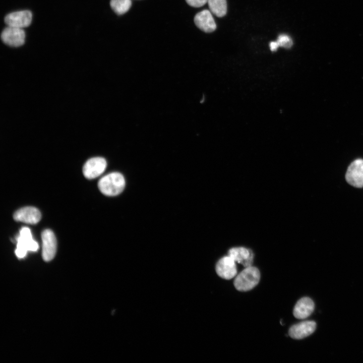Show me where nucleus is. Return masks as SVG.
Here are the masks:
<instances>
[{"mask_svg": "<svg viewBox=\"0 0 363 363\" xmlns=\"http://www.w3.org/2000/svg\"><path fill=\"white\" fill-rule=\"evenodd\" d=\"M196 25L205 32H212L216 28V23L211 12L204 10L197 13L194 18Z\"/></svg>", "mask_w": 363, "mask_h": 363, "instance_id": "nucleus-13", "label": "nucleus"}, {"mask_svg": "<svg viewBox=\"0 0 363 363\" xmlns=\"http://www.w3.org/2000/svg\"><path fill=\"white\" fill-rule=\"evenodd\" d=\"M132 5L131 0H111L110 5L113 11L118 15L126 13Z\"/></svg>", "mask_w": 363, "mask_h": 363, "instance_id": "nucleus-16", "label": "nucleus"}, {"mask_svg": "<svg viewBox=\"0 0 363 363\" xmlns=\"http://www.w3.org/2000/svg\"><path fill=\"white\" fill-rule=\"evenodd\" d=\"M228 255L235 262L240 263L246 267L251 266L253 263V252L245 247L232 248L228 251Z\"/></svg>", "mask_w": 363, "mask_h": 363, "instance_id": "nucleus-12", "label": "nucleus"}, {"mask_svg": "<svg viewBox=\"0 0 363 363\" xmlns=\"http://www.w3.org/2000/svg\"><path fill=\"white\" fill-rule=\"evenodd\" d=\"M126 181L124 175L118 172L109 173L101 178L98 183L100 191L107 196H115L124 190Z\"/></svg>", "mask_w": 363, "mask_h": 363, "instance_id": "nucleus-1", "label": "nucleus"}, {"mask_svg": "<svg viewBox=\"0 0 363 363\" xmlns=\"http://www.w3.org/2000/svg\"><path fill=\"white\" fill-rule=\"evenodd\" d=\"M276 41L279 46L286 48L291 47L293 44L291 38L289 36L284 34L279 35Z\"/></svg>", "mask_w": 363, "mask_h": 363, "instance_id": "nucleus-17", "label": "nucleus"}, {"mask_svg": "<svg viewBox=\"0 0 363 363\" xmlns=\"http://www.w3.org/2000/svg\"><path fill=\"white\" fill-rule=\"evenodd\" d=\"M208 0H186L187 4L193 7L199 8L208 3Z\"/></svg>", "mask_w": 363, "mask_h": 363, "instance_id": "nucleus-18", "label": "nucleus"}, {"mask_svg": "<svg viewBox=\"0 0 363 363\" xmlns=\"http://www.w3.org/2000/svg\"><path fill=\"white\" fill-rule=\"evenodd\" d=\"M32 17V14L29 11H17L7 15L5 22L8 26L22 29L30 25Z\"/></svg>", "mask_w": 363, "mask_h": 363, "instance_id": "nucleus-9", "label": "nucleus"}, {"mask_svg": "<svg viewBox=\"0 0 363 363\" xmlns=\"http://www.w3.org/2000/svg\"><path fill=\"white\" fill-rule=\"evenodd\" d=\"M17 248L15 254L19 258H23L28 251L36 252L39 248L37 241L34 240L30 229L27 227H22L19 235L16 237Z\"/></svg>", "mask_w": 363, "mask_h": 363, "instance_id": "nucleus-3", "label": "nucleus"}, {"mask_svg": "<svg viewBox=\"0 0 363 363\" xmlns=\"http://www.w3.org/2000/svg\"><path fill=\"white\" fill-rule=\"evenodd\" d=\"M215 270L219 277L227 280L233 278L237 274L235 262L228 255L218 260Z\"/></svg>", "mask_w": 363, "mask_h": 363, "instance_id": "nucleus-8", "label": "nucleus"}, {"mask_svg": "<svg viewBox=\"0 0 363 363\" xmlns=\"http://www.w3.org/2000/svg\"><path fill=\"white\" fill-rule=\"evenodd\" d=\"M25 33L22 28L8 26L1 34V39L6 44L13 47H18L25 42Z\"/></svg>", "mask_w": 363, "mask_h": 363, "instance_id": "nucleus-7", "label": "nucleus"}, {"mask_svg": "<svg viewBox=\"0 0 363 363\" xmlns=\"http://www.w3.org/2000/svg\"><path fill=\"white\" fill-rule=\"evenodd\" d=\"M314 309V302L311 298L302 297L295 304L293 311V316L297 319H306L312 314Z\"/></svg>", "mask_w": 363, "mask_h": 363, "instance_id": "nucleus-14", "label": "nucleus"}, {"mask_svg": "<svg viewBox=\"0 0 363 363\" xmlns=\"http://www.w3.org/2000/svg\"><path fill=\"white\" fill-rule=\"evenodd\" d=\"M316 328L315 321H306L292 326L289 329L288 334L292 338L301 339L313 333Z\"/></svg>", "mask_w": 363, "mask_h": 363, "instance_id": "nucleus-11", "label": "nucleus"}, {"mask_svg": "<svg viewBox=\"0 0 363 363\" xmlns=\"http://www.w3.org/2000/svg\"><path fill=\"white\" fill-rule=\"evenodd\" d=\"M208 4L211 12L217 17H222L226 14V0H208Z\"/></svg>", "mask_w": 363, "mask_h": 363, "instance_id": "nucleus-15", "label": "nucleus"}, {"mask_svg": "<svg viewBox=\"0 0 363 363\" xmlns=\"http://www.w3.org/2000/svg\"><path fill=\"white\" fill-rule=\"evenodd\" d=\"M107 163L102 157H94L88 160L83 167L84 176L88 179L95 178L100 176L105 170Z\"/></svg>", "mask_w": 363, "mask_h": 363, "instance_id": "nucleus-6", "label": "nucleus"}, {"mask_svg": "<svg viewBox=\"0 0 363 363\" xmlns=\"http://www.w3.org/2000/svg\"><path fill=\"white\" fill-rule=\"evenodd\" d=\"M345 179L354 187H363V159H357L351 163L347 169Z\"/></svg>", "mask_w": 363, "mask_h": 363, "instance_id": "nucleus-4", "label": "nucleus"}, {"mask_svg": "<svg viewBox=\"0 0 363 363\" xmlns=\"http://www.w3.org/2000/svg\"><path fill=\"white\" fill-rule=\"evenodd\" d=\"M269 46H270V50L272 51H276L277 49V48L279 47L278 45V44L276 41L271 42L269 44Z\"/></svg>", "mask_w": 363, "mask_h": 363, "instance_id": "nucleus-19", "label": "nucleus"}, {"mask_svg": "<svg viewBox=\"0 0 363 363\" xmlns=\"http://www.w3.org/2000/svg\"><path fill=\"white\" fill-rule=\"evenodd\" d=\"M42 241V255L43 260L46 262L53 259L56 251V239L53 231L50 229H45L41 233Z\"/></svg>", "mask_w": 363, "mask_h": 363, "instance_id": "nucleus-5", "label": "nucleus"}, {"mask_svg": "<svg viewBox=\"0 0 363 363\" xmlns=\"http://www.w3.org/2000/svg\"><path fill=\"white\" fill-rule=\"evenodd\" d=\"M260 279L259 269L251 266L246 267L236 276L233 284L237 290L247 291L254 288L258 284Z\"/></svg>", "mask_w": 363, "mask_h": 363, "instance_id": "nucleus-2", "label": "nucleus"}, {"mask_svg": "<svg viewBox=\"0 0 363 363\" xmlns=\"http://www.w3.org/2000/svg\"><path fill=\"white\" fill-rule=\"evenodd\" d=\"M41 218V214L39 210L31 206L21 208L16 211L13 215V218L15 221L31 224L37 223Z\"/></svg>", "mask_w": 363, "mask_h": 363, "instance_id": "nucleus-10", "label": "nucleus"}]
</instances>
